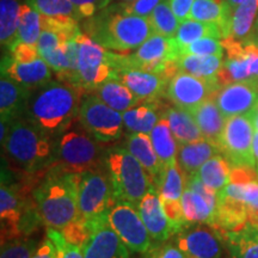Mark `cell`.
<instances>
[{
  "mask_svg": "<svg viewBox=\"0 0 258 258\" xmlns=\"http://www.w3.org/2000/svg\"><path fill=\"white\" fill-rule=\"evenodd\" d=\"M42 222L47 227L62 230L80 218L78 207V173L51 166L32 190Z\"/></svg>",
  "mask_w": 258,
  "mask_h": 258,
  "instance_id": "obj_2",
  "label": "cell"
},
{
  "mask_svg": "<svg viewBox=\"0 0 258 258\" xmlns=\"http://www.w3.org/2000/svg\"><path fill=\"white\" fill-rule=\"evenodd\" d=\"M28 4L44 17L76 22L84 18L70 0H29Z\"/></svg>",
  "mask_w": 258,
  "mask_h": 258,
  "instance_id": "obj_37",
  "label": "cell"
},
{
  "mask_svg": "<svg viewBox=\"0 0 258 258\" xmlns=\"http://www.w3.org/2000/svg\"><path fill=\"white\" fill-rule=\"evenodd\" d=\"M153 184L156 185L161 198L177 200V201L182 199L185 189V178L178 163L176 161V163L163 166Z\"/></svg>",
  "mask_w": 258,
  "mask_h": 258,
  "instance_id": "obj_34",
  "label": "cell"
},
{
  "mask_svg": "<svg viewBox=\"0 0 258 258\" xmlns=\"http://www.w3.org/2000/svg\"><path fill=\"white\" fill-rule=\"evenodd\" d=\"M164 116L170 123L171 132L178 145L189 144L194 141H199L203 138L195 118L191 112L179 106H167L164 112Z\"/></svg>",
  "mask_w": 258,
  "mask_h": 258,
  "instance_id": "obj_26",
  "label": "cell"
},
{
  "mask_svg": "<svg viewBox=\"0 0 258 258\" xmlns=\"http://www.w3.org/2000/svg\"><path fill=\"white\" fill-rule=\"evenodd\" d=\"M31 92V90L2 73V79H0L2 120L12 122L16 118L23 117Z\"/></svg>",
  "mask_w": 258,
  "mask_h": 258,
  "instance_id": "obj_21",
  "label": "cell"
},
{
  "mask_svg": "<svg viewBox=\"0 0 258 258\" xmlns=\"http://www.w3.org/2000/svg\"><path fill=\"white\" fill-rule=\"evenodd\" d=\"M253 180H258V173L254 167L246 165H235L231 167V183L246 184Z\"/></svg>",
  "mask_w": 258,
  "mask_h": 258,
  "instance_id": "obj_49",
  "label": "cell"
},
{
  "mask_svg": "<svg viewBox=\"0 0 258 258\" xmlns=\"http://www.w3.org/2000/svg\"><path fill=\"white\" fill-rule=\"evenodd\" d=\"M21 6L17 0H0V41L8 49L17 36Z\"/></svg>",
  "mask_w": 258,
  "mask_h": 258,
  "instance_id": "obj_36",
  "label": "cell"
},
{
  "mask_svg": "<svg viewBox=\"0 0 258 258\" xmlns=\"http://www.w3.org/2000/svg\"><path fill=\"white\" fill-rule=\"evenodd\" d=\"M115 77L112 51L82 32L78 38L76 73L67 84L77 86L84 92H91Z\"/></svg>",
  "mask_w": 258,
  "mask_h": 258,
  "instance_id": "obj_8",
  "label": "cell"
},
{
  "mask_svg": "<svg viewBox=\"0 0 258 258\" xmlns=\"http://www.w3.org/2000/svg\"><path fill=\"white\" fill-rule=\"evenodd\" d=\"M222 86L218 78L202 79L191 74L178 72L169 80L165 96L176 106L191 110L209 98H214Z\"/></svg>",
  "mask_w": 258,
  "mask_h": 258,
  "instance_id": "obj_13",
  "label": "cell"
},
{
  "mask_svg": "<svg viewBox=\"0 0 258 258\" xmlns=\"http://www.w3.org/2000/svg\"><path fill=\"white\" fill-rule=\"evenodd\" d=\"M139 213L146 225L151 238L157 243H164L169 240L173 234V230L167 220L160 201V194L152 184L148 189L138 206Z\"/></svg>",
  "mask_w": 258,
  "mask_h": 258,
  "instance_id": "obj_17",
  "label": "cell"
},
{
  "mask_svg": "<svg viewBox=\"0 0 258 258\" xmlns=\"http://www.w3.org/2000/svg\"><path fill=\"white\" fill-rule=\"evenodd\" d=\"M212 227L224 235L247 226V205L239 199L218 192V207Z\"/></svg>",
  "mask_w": 258,
  "mask_h": 258,
  "instance_id": "obj_20",
  "label": "cell"
},
{
  "mask_svg": "<svg viewBox=\"0 0 258 258\" xmlns=\"http://www.w3.org/2000/svg\"><path fill=\"white\" fill-rule=\"evenodd\" d=\"M56 257V250L54 244L48 239L43 241L40 246L37 247V250L35 251V253L32 254L31 258H55Z\"/></svg>",
  "mask_w": 258,
  "mask_h": 258,
  "instance_id": "obj_52",
  "label": "cell"
},
{
  "mask_svg": "<svg viewBox=\"0 0 258 258\" xmlns=\"http://www.w3.org/2000/svg\"><path fill=\"white\" fill-rule=\"evenodd\" d=\"M246 44V50L250 57L251 63V74L252 78L258 77V44L252 43V42H244Z\"/></svg>",
  "mask_w": 258,
  "mask_h": 258,
  "instance_id": "obj_53",
  "label": "cell"
},
{
  "mask_svg": "<svg viewBox=\"0 0 258 258\" xmlns=\"http://www.w3.org/2000/svg\"><path fill=\"white\" fill-rule=\"evenodd\" d=\"M77 118L60 134L53 138V166L71 173L99 170L102 166H105L106 150L99 146V141L92 138L82 124H76Z\"/></svg>",
  "mask_w": 258,
  "mask_h": 258,
  "instance_id": "obj_5",
  "label": "cell"
},
{
  "mask_svg": "<svg viewBox=\"0 0 258 258\" xmlns=\"http://www.w3.org/2000/svg\"><path fill=\"white\" fill-rule=\"evenodd\" d=\"M256 170H257V173H258V164L256 165Z\"/></svg>",
  "mask_w": 258,
  "mask_h": 258,
  "instance_id": "obj_59",
  "label": "cell"
},
{
  "mask_svg": "<svg viewBox=\"0 0 258 258\" xmlns=\"http://www.w3.org/2000/svg\"><path fill=\"white\" fill-rule=\"evenodd\" d=\"M145 258H186L183 251L175 243H158L152 245L144 254Z\"/></svg>",
  "mask_w": 258,
  "mask_h": 258,
  "instance_id": "obj_48",
  "label": "cell"
},
{
  "mask_svg": "<svg viewBox=\"0 0 258 258\" xmlns=\"http://www.w3.org/2000/svg\"><path fill=\"white\" fill-rule=\"evenodd\" d=\"M247 225L258 228V200L247 206Z\"/></svg>",
  "mask_w": 258,
  "mask_h": 258,
  "instance_id": "obj_54",
  "label": "cell"
},
{
  "mask_svg": "<svg viewBox=\"0 0 258 258\" xmlns=\"http://www.w3.org/2000/svg\"><path fill=\"white\" fill-rule=\"evenodd\" d=\"M105 104L115 110L123 112L143 103L118 78H111L98 86L95 91Z\"/></svg>",
  "mask_w": 258,
  "mask_h": 258,
  "instance_id": "obj_29",
  "label": "cell"
},
{
  "mask_svg": "<svg viewBox=\"0 0 258 258\" xmlns=\"http://www.w3.org/2000/svg\"><path fill=\"white\" fill-rule=\"evenodd\" d=\"M221 56L183 54L177 60L178 72H184L202 79H215L222 67Z\"/></svg>",
  "mask_w": 258,
  "mask_h": 258,
  "instance_id": "obj_30",
  "label": "cell"
},
{
  "mask_svg": "<svg viewBox=\"0 0 258 258\" xmlns=\"http://www.w3.org/2000/svg\"><path fill=\"white\" fill-rule=\"evenodd\" d=\"M153 34L150 19L124 14L121 10L99 16L88 27L90 37L115 53L138 49Z\"/></svg>",
  "mask_w": 258,
  "mask_h": 258,
  "instance_id": "obj_4",
  "label": "cell"
},
{
  "mask_svg": "<svg viewBox=\"0 0 258 258\" xmlns=\"http://www.w3.org/2000/svg\"><path fill=\"white\" fill-rule=\"evenodd\" d=\"M253 133L254 128L249 114L227 118L219 147L231 166L246 165L256 169V160L252 154Z\"/></svg>",
  "mask_w": 258,
  "mask_h": 258,
  "instance_id": "obj_12",
  "label": "cell"
},
{
  "mask_svg": "<svg viewBox=\"0 0 258 258\" xmlns=\"http://www.w3.org/2000/svg\"><path fill=\"white\" fill-rule=\"evenodd\" d=\"M224 238L211 225H195L176 234L175 244L186 258H221Z\"/></svg>",
  "mask_w": 258,
  "mask_h": 258,
  "instance_id": "obj_14",
  "label": "cell"
},
{
  "mask_svg": "<svg viewBox=\"0 0 258 258\" xmlns=\"http://www.w3.org/2000/svg\"><path fill=\"white\" fill-rule=\"evenodd\" d=\"M109 225L132 252L145 254L152 247L151 238L137 206L115 200L108 213Z\"/></svg>",
  "mask_w": 258,
  "mask_h": 258,
  "instance_id": "obj_11",
  "label": "cell"
},
{
  "mask_svg": "<svg viewBox=\"0 0 258 258\" xmlns=\"http://www.w3.org/2000/svg\"><path fill=\"white\" fill-rule=\"evenodd\" d=\"M257 82H258V77H257Z\"/></svg>",
  "mask_w": 258,
  "mask_h": 258,
  "instance_id": "obj_61",
  "label": "cell"
},
{
  "mask_svg": "<svg viewBox=\"0 0 258 258\" xmlns=\"http://www.w3.org/2000/svg\"><path fill=\"white\" fill-rule=\"evenodd\" d=\"M124 2H132V0H124Z\"/></svg>",
  "mask_w": 258,
  "mask_h": 258,
  "instance_id": "obj_60",
  "label": "cell"
},
{
  "mask_svg": "<svg viewBox=\"0 0 258 258\" xmlns=\"http://www.w3.org/2000/svg\"><path fill=\"white\" fill-rule=\"evenodd\" d=\"M214 99L226 118L247 114L258 104L257 77L222 86Z\"/></svg>",
  "mask_w": 258,
  "mask_h": 258,
  "instance_id": "obj_15",
  "label": "cell"
},
{
  "mask_svg": "<svg viewBox=\"0 0 258 258\" xmlns=\"http://www.w3.org/2000/svg\"><path fill=\"white\" fill-rule=\"evenodd\" d=\"M195 118L203 138L219 146L222 132H224L227 118L222 114L214 98H209L202 102L190 110Z\"/></svg>",
  "mask_w": 258,
  "mask_h": 258,
  "instance_id": "obj_24",
  "label": "cell"
},
{
  "mask_svg": "<svg viewBox=\"0 0 258 258\" xmlns=\"http://www.w3.org/2000/svg\"><path fill=\"white\" fill-rule=\"evenodd\" d=\"M151 140H152L161 166L176 163L178 146H177V141L171 132L170 123L165 116H163L159 122L154 125L151 132Z\"/></svg>",
  "mask_w": 258,
  "mask_h": 258,
  "instance_id": "obj_32",
  "label": "cell"
},
{
  "mask_svg": "<svg viewBox=\"0 0 258 258\" xmlns=\"http://www.w3.org/2000/svg\"><path fill=\"white\" fill-rule=\"evenodd\" d=\"M160 201L161 206H163L164 213H165L167 220H169L175 235L186 228V220L180 200L177 201V200H169L160 196Z\"/></svg>",
  "mask_w": 258,
  "mask_h": 258,
  "instance_id": "obj_45",
  "label": "cell"
},
{
  "mask_svg": "<svg viewBox=\"0 0 258 258\" xmlns=\"http://www.w3.org/2000/svg\"><path fill=\"white\" fill-rule=\"evenodd\" d=\"M104 165L111 182L114 200L138 207L153 184L140 161L125 147H111L105 151Z\"/></svg>",
  "mask_w": 258,
  "mask_h": 258,
  "instance_id": "obj_6",
  "label": "cell"
},
{
  "mask_svg": "<svg viewBox=\"0 0 258 258\" xmlns=\"http://www.w3.org/2000/svg\"><path fill=\"white\" fill-rule=\"evenodd\" d=\"M124 146L140 161L152 183L156 182L163 166L154 150L151 137L145 133H129L125 137Z\"/></svg>",
  "mask_w": 258,
  "mask_h": 258,
  "instance_id": "obj_25",
  "label": "cell"
},
{
  "mask_svg": "<svg viewBox=\"0 0 258 258\" xmlns=\"http://www.w3.org/2000/svg\"><path fill=\"white\" fill-rule=\"evenodd\" d=\"M83 90L64 82H49L31 92L23 117L54 138L78 117Z\"/></svg>",
  "mask_w": 258,
  "mask_h": 258,
  "instance_id": "obj_1",
  "label": "cell"
},
{
  "mask_svg": "<svg viewBox=\"0 0 258 258\" xmlns=\"http://www.w3.org/2000/svg\"><path fill=\"white\" fill-rule=\"evenodd\" d=\"M2 73L31 91L51 82L53 77L50 66L41 56L30 62H17L6 56L2 62Z\"/></svg>",
  "mask_w": 258,
  "mask_h": 258,
  "instance_id": "obj_19",
  "label": "cell"
},
{
  "mask_svg": "<svg viewBox=\"0 0 258 258\" xmlns=\"http://www.w3.org/2000/svg\"><path fill=\"white\" fill-rule=\"evenodd\" d=\"M47 238L54 244L56 250L55 258H84L82 247L70 244L63 238L60 230L48 227Z\"/></svg>",
  "mask_w": 258,
  "mask_h": 258,
  "instance_id": "obj_43",
  "label": "cell"
},
{
  "mask_svg": "<svg viewBox=\"0 0 258 258\" xmlns=\"http://www.w3.org/2000/svg\"><path fill=\"white\" fill-rule=\"evenodd\" d=\"M10 57L17 62H30L40 57L37 46L23 43V42H15L10 47Z\"/></svg>",
  "mask_w": 258,
  "mask_h": 258,
  "instance_id": "obj_47",
  "label": "cell"
},
{
  "mask_svg": "<svg viewBox=\"0 0 258 258\" xmlns=\"http://www.w3.org/2000/svg\"><path fill=\"white\" fill-rule=\"evenodd\" d=\"M84 18L92 17L98 10L109 4V0H70Z\"/></svg>",
  "mask_w": 258,
  "mask_h": 258,
  "instance_id": "obj_50",
  "label": "cell"
},
{
  "mask_svg": "<svg viewBox=\"0 0 258 258\" xmlns=\"http://www.w3.org/2000/svg\"><path fill=\"white\" fill-rule=\"evenodd\" d=\"M116 78L120 79L141 102L158 101L160 96L165 95L170 80L164 74L135 69L118 71Z\"/></svg>",
  "mask_w": 258,
  "mask_h": 258,
  "instance_id": "obj_16",
  "label": "cell"
},
{
  "mask_svg": "<svg viewBox=\"0 0 258 258\" xmlns=\"http://www.w3.org/2000/svg\"><path fill=\"white\" fill-rule=\"evenodd\" d=\"M180 55V48L175 37L153 34L131 55L112 51V63L116 73L124 69H135L164 74L171 79L178 73L177 60Z\"/></svg>",
  "mask_w": 258,
  "mask_h": 258,
  "instance_id": "obj_7",
  "label": "cell"
},
{
  "mask_svg": "<svg viewBox=\"0 0 258 258\" xmlns=\"http://www.w3.org/2000/svg\"><path fill=\"white\" fill-rule=\"evenodd\" d=\"M224 15V6L220 0H195L190 11L189 19L220 25Z\"/></svg>",
  "mask_w": 258,
  "mask_h": 258,
  "instance_id": "obj_40",
  "label": "cell"
},
{
  "mask_svg": "<svg viewBox=\"0 0 258 258\" xmlns=\"http://www.w3.org/2000/svg\"><path fill=\"white\" fill-rule=\"evenodd\" d=\"M78 121L99 143H112L123 133V117L120 111L105 104L97 95L86 93L80 103Z\"/></svg>",
  "mask_w": 258,
  "mask_h": 258,
  "instance_id": "obj_10",
  "label": "cell"
},
{
  "mask_svg": "<svg viewBox=\"0 0 258 258\" xmlns=\"http://www.w3.org/2000/svg\"><path fill=\"white\" fill-rule=\"evenodd\" d=\"M232 258H258V228L247 225L224 235Z\"/></svg>",
  "mask_w": 258,
  "mask_h": 258,
  "instance_id": "obj_31",
  "label": "cell"
},
{
  "mask_svg": "<svg viewBox=\"0 0 258 258\" xmlns=\"http://www.w3.org/2000/svg\"><path fill=\"white\" fill-rule=\"evenodd\" d=\"M60 232L70 244L77 245L79 247H83V245L86 243V240L89 239V237L92 233L88 222L84 220L82 217L70 222L69 225L64 226L62 230H60Z\"/></svg>",
  "mask_w": 258,
  "mask_h": 258,
  "instance_id": "obj_44",
  "label": "cell"
},
{
  "mask_svg": "<svg viewBox=\"0 0 258 258\" xmlns=\"http://www.w3.org/2000/svg\"><path fill=\"white\" fill-rule=\"evenodd\" d=\"M258 18V0H245L232 14L226 38L246 42L253 34Z\"/></svg>",
  "mask_w": 258,
  "mask_h": 258,
  "instance_id": "obj_27",
  "label": "cell"
},
{
  "mask_svg": "<svg viewBox=\"0 0 258 258\" xmlns=\"http://www.w3.org/2000/svg\"><path fill=\"white\" fill-rule=\"evenodd\" d=\"M180 203L184 212L186 228L195 225H212L214 221L217 207L211 205L199 192L185 188L180 199Z\"/></svg>",
  "mask_w": 258,
  "mask_h": 258,
  "instance_id": "obj_28",
  "label": "cell"
},
{
  "mask_svg": "<svg viewBox=\"0 0 258 258\" xmlns=\"http://www.w3.org/2000/svg\"><path fill=\"white\" fill-rule=\"evenodd\" d=\"M114 201L108 173L101 169L78 173L79 213L80 217L88 222L91 232L109 222L108 213Z\"/></svg>",
  "mask_w": 258,
  "mask_h": 258,
  "instance_id": "obj_9",
  "label": "cell"
},
{
  "mask_svg": "<svg viewBox=\"0 0 258 258\" xmlns=\"http://www.w3.org/2000/svg\"><path fill=\"white\" fill-rule=\"evenodd\" d=\"M82 250L84 258H131V250L109 222L92 232Z\"/></svg>",
  "mask_w": 258,
  "mask_h": 258,
  "instance_id": "obj_18",
  "label": "cell"
},
{
  "mask_svg": "<svg viewBox=\"0 0 258 258\" xmlns=\"http://www.w3.org/2000/svg\"><path fill=\"white\" fill-rule=\"evenodd\" d=\"M194 2L195 0H170L171 9H172L173 14L176 15L179 22H183L189 18Z\"/></svg>",
  "mask_w": 258,
  "mask_h": 258,
  "instance_id": "obj_51",
  "label": "cell"
},
{
  "mask_svg": "<svg viewBox=\"0 0 258 258\" xmlns=\"http://www.w3.org/2000/svg\"><path fill=\"white\" fill-rule=\"evenodd\" d=\"M218 37L221 40V31L217 23H205V22L194 21V19H185L180 22L177 29L175 40L178 43L180 49L188 46L192 42L203 37Z\"/></svg>",
  "mask_w": 258,
  "mask_h": 258,
  "instance_id": "obj_35",
  "label": "cell"
},
{
  "mask_svg": "<svg viewBox=\"0 0 258 258\" xmlns=\"http://www.w3.org/2000/svg\"><path fill=\"white\" fill-rule=\"evenodd\" d=\"M36 250V240L19 237L2 243L0 258H31Z\"/></svg>",
  "mask_w": 258,
  "mask_h": 258,
  "instance_id": "obj_41",
  "label": "cell"
},
{
  "mask_svg": "<svg viewBox=\"0 0 258 258\" xmlns=\"http://www.w3.org/2000/svg\"><path fill=\"white\" fill-rule=\"evenodd\" d=\"M220 153V147L217 144L207 139H201L194 143L178 145L177 163L183 173L188 177L194 175L206 161Z\"/></svg>",
  "mask_w": 258,
  "mask_h": 258,
  "instance_id": "obj_22",
  "label": "cell"
},
{
  "mask_svg": "<svg viewBox=\"0 0 258 258\" xmlns=\"http://www.w3.org/2000/svg\"><path fill=\"white\" fill-rule=\"evenodd\" d=\"M258 35V18H257V21H256V24H254V29H253V34L251 35V37L252 36H257ZM250 37V38H251Z\"/></svg>",
  "mask_w": 258,
  "mask_h": 258,
  "instance_id": "obj_56",
  "label": "cell"
},
{
  "mask_svg": "<svg viewBox=\"0 0 258 258\" xmlns=\"http://www.w3.org/2000/svg\"><path fill=\"white\" fill-rule=\"evenodd\" d=\"M246 42H252V43L258 44V35H257V36H252L251 38H249V40H247Z\"/></svg>",
  "mask_w": 258,
  "mask_h": 258,
  "instance_id": "obj_58",
  "label": "cell"
},
{
  "mask_svg": "<svg viewBox=\"0 0 258 258\" xmlns=\"http://www.w3.org/2000/svg\"><path fill=\"white\" fill-rule=\"evenodd\" d=\"M231 167L230 161L220 153L206 161L194 175L219 192L231 183Z\"/></svg>",
  "mask_w": 258,
  "mask_h": 258,
  "instance_id": "obj_33",
  "label": "cell"
},
{
  "mask_svg": "<svg viewBox=\"0 0 258 258\" xmlns=\"http://www.w3.org/2000/svg\"><path fill=\"white\" fill-rule=\"evenodd\" d=\"M224 46L220 38L203 37L192 42L180 49V54H194V55H217L224 57Z\"/></svg>",
  "mask_w": 258,
  "mask_h": 258,
  "instance_id": "obj_42",
  "label": "cell"
},
{
  "mask_svg": "<svg viewBox=\"0 0 258 258\" xmlns=\"http://www.w3.org/2000/svg\"><path fill=\"white\" fill-rule=\"evenodd\" d=\"M11 163L28 173L50 169L54 163V141L25 117L12 121L2 144Z\"/></svg>",
  "mask_w": 258,
  "mask_h": 258,
  "instance_id": "obj_3",
  "label": "cell"
},
{
  "mask_svg": "<svg viewBox=\"0 0 258 258\" xmlns=\"http://www.w3.org/2000/svg\"><path fill=\"white\" fill-rule=\"evenodd\" d=\"M165 109L166 105L160 104L158 101L140 103L122 112L124 128L129 133H151L164 116Z\"/></svg>",
  "mask_w": 258,
  "mask_h": 258,
  "instance_id": "obj_23",
  "label": "cell"
},
{
  "mask_svg": "<svg viewBox=\"0 0 258 258\" xmlns=\"http://www.w3.org/2000/svg\"><path fill=\"white\" fill-rule=\"evenodd\" d=\"M252 154L256 160V165L258 164V131L254 129L253 139H252Z\"/></svg>",
  "mask_w": 258,
  "mask_h": 258,
  "instance_id": "obj_55",
  "label": "cell"
},
{
  "mask_svg": "<svg viewBox=\"0 0 258 258\" xmlns=\"http://www.w3.org/2000/svg\"><path fill=\"white\" fill-rule=\"evenodd\" d=\"M161 2H164V0H132V2L122 3V4L118 5V8L124 14L148 18L153 12V10Z\"/></svg>",
  "mask_w": 258,
  "mask_h": 258,
  "instance_id": "obj_46",
  "label": "cell"
},
{
  "mask_svg": "<svg viewBox=\"0 0 258 258\" xmlns=\"http://www.w3.org/2000/svg\"><path fill=\"white\" fill-rule=\"evenodd\" d=\"M42 31V15L29 4L21 6V16H19V27L15 42L37 46L38 38ZM10 49V48H9Z\"/></svg>",
  "mask_w": 258,
  "mask_h": 258,
  "instance_id": "obj_38",
  "label": "cell"
},
{
  "mask_svg": "<svg viewBox=\"0 0 258 258\" xmlns=\"http://www.w3.org/2000/svg\"><path fill=\"white\" fill-rule=\"evenodd\" d=\"M148 19L152 24L154 34L163 35V36L166 37H175L177 29H178L180 23L176 15L173 14L172 9H171L170 0L161 2L153 10Z\"/></svg>",
  "mask_w": 258,
  "mask_h": 258,
  "instance_id": "obj_39",
  "label": "cell"
},
{
  "mask_svg": "<svg viewBox=\"0 0 258 258\" xmlns=\"http://www.w3.org/2000/svg\"><path fill=\"white\" fill-rule=\"evenodd\" d=\"M249 114H251V115H254V116H258V104L254 106V108L252 109V110H251Z\"/></svg>",
  "mask_w": 258,
  "mask_h": 258,
  "instance_id": "obj_57",
  "label": "cell"
}]
</instances>
